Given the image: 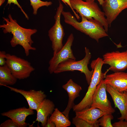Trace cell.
I'll list each match as a JSON object with an SVG mask.
<instances>
[{
    "label": "cell",
    "mask_w": 127,
    "mask_h": 127,
    "mask_svg": "<svg viewBox=\"0 0 127 127\" xmlns=\"http://www.w3.org/2000/svg\"><path fill=\"white\" fill-rule=\"evenodd\" d=\"M8 17V18L3 17L6 23L0 25V28H3L4 33H11L13 35L10 41L11 46L14 47L17 45H21L24 49L26 56H28L30 50H36L35 48L32 46L33 41L31 36L37 32V30L23 28L18 24L16 20L13 19L10 14Z\"/></svg>",
    "instance_id": "obj_1"
},
{
    "label": "cell",
    "mask_w": 127,
    "mask_h": 127,
    "mask_svg": "<svg viewBox=\"0 0 127 127\" xmlns=\"http://www.w3.org/2000/svg\"><path fill=\"white\" fill-rule=\"evenodd\" d=\"M61 14L64 16L66 23L94 39L97 42L100 39L108 36L107 33L102 26L89 20L84 17H81V21L79 22L70 12L63 10Z\"/></svg>",
    "instance_id": "obj_2"
},
{
    "label": "cell",
    "mask_w": 127,
    "mask_h": 127,
    "mask_svg": "<svg viewBox=\"0 0 127 127\" xmlns=\"http://www.w3.org/2000/svg\"><path fill=\"white\" fill-rule=\"evenodd\" d=\"M71 6L80 16L102 26L107 33L109 25L103 12L99 7L95 0H70Z\"/></svg>",
    "instance_id": "obj_3"
},
{
    "label": "cell",
    "mask_w": 127,
    "mask_h": 127,
    "mask_svg": "<svg viewBox=\"0 0 127 127\" xmlns=\"http://www.w3.org/2000/svg\"><path fill=\"white\" fill-rule=\"evenodd\" d=\"M104 64L103 58L98 57L93 60L91 64V67L93 70L91 81L85 96L78 104L75 105L73 108L76 112L90 107L91 105L93 97L97 85L105 75L102 72V69Z\"/></svg>",
    "instance_id": "obj_4"
},
{
    "label": "cell",
    "mask_w": 127,
    "mask_h": 127,
    "mask_svg": "<svg viewBox=\"0 0 127 127\" xmlns=\"http://www.w3.org/2000/svg\"><path fill=\"white\" fill-rule=\"evenodd\" d=\"M85 55L82 60L78 61L71 59H68L60 63L54 73L58 74L67 71H79L85 75L86 79L88 85L90 84L93 70H90L88 66L91 57L89 49L85 48Z\"/></svg>",
    "instance_id": "obj_5"
},
{
    "label": "cell",
    "mask_w": 127,
    "mask_h": 127,
    "mask_svg": "<svg viewBox=\"0 0 127 127\" xmlns=\"http://www.w3.org/2000/svg\"><path fill=\"white\" fill-rule=\"evenodd\" d=\"M6 59V64L17 79H27L35 70L28 61L15 55L7 53Z\"/></svg>",
    "instance_id": "obj_6"
},
{
    "label": "cell",
    "mask_w": 127,
    "mask_h": 127,
    "mask_svg": "<svg viewBox=\"0 0 127 127\" xmlns=\"http://www.w3.org/2000/svg\"><path fill=\"white\" fill-rule=\"evenodd\" d=\"M64 6L59 1V6L54 17L55 23L48 31V35L52 42L53 54L58 52L63 46L62 41L65 33L60 22L61 15Z\"/></svg>",
    "instance_id": "obj_7"
},
{
    "label": "cell",
    "mask_w": 127,
    "mask_h": 127,
    "mask_svg": "<svg viewBox=\"0 0 127 127\" xmlns=\"http://www.w3.org/2000/svg\"><path fill=\"white\" fill-rule=\"evenodd\" d=\"M102 79L97 85L93 95L90 107L98 108L105 114H113L115 111L111 103L107 98L106 84Z\"/></svg>",
    "instance_id": "obj_8"
},
{
    "label": "cell",
    "mask_w": 127,
    "mask_h": 127,
    "mask_svg": "<svg viewBox=\"0 0 127 127\" xmlns=\"http://www.w3.org/2000/svg\"><path fill=\"white\" fill-rule=\"evenodd\" d=\"M74 39L73 34L71 33L62 49L58 53L53 54L52 57L49 62V66L48 70L50 74L54 73L61 63L69 59L76 60L71 48Z\"/></svg>",
    "instance_id": "obj_9"
},
{
    "label": "cell",
    "mask_w": 127,
    "mask_h": 127,
    "mask_svg": "<svg viewBox=\"0 0 127 127\" xmlns=\"http://www.w3.org/2000/svg\"><path fill=\"white\" fill-rule=\"evenodd\" d=\"M103 57L104 64L110 66L108 70L114 72L123 71L127 69V50L107 52Z\"/></svg>",
    "instance_id": "obj_10"
},
{
    "label": "cell",
    "mask_w": 127,
    "mask_h": 127,
    "mask_svg": "<svg viewBox=\"0 0 127 127\" xmlns=\"http://www.w3.org/2000/svg\"><path fill=\"white\" fill-rule=\"evenodd\" d=\"M102 6L110 27L122 11L127 8V0H104Z\"/></svg>",
    "instance_id": "obj_11"
},
{
    "label": "cell",
    "mask_w": 127,
    "mask_h": 127,
    "mask_svg": "<svg viewBox=\"0 0 127 127\" xmlns=\"http://www.w3.org/2000/svg\"><path fill=\"white\" fill-rule=\"evenodd\" d=\"M4 86L9 88L11 91L22 95L26 99L29 108L32 110L36 111L39 105L47 97L44 92L41 90H31L27 91L8 86Z\"/></svg>",
    "instance_id": "obj_12"
},
{
    "label": "cell",
    "mask_w": 127,
    "mask_h": 127,
    "mask_svg": "<svg viewBox=\"0 0 127 127\" xmlns=\"http://www.w3.org/2000/svg\"><path fill=\"white\" fill-rule=\"evenodd\" d=\"M106 87V91L111 97L115 107L119 109L121 115L118 119L127 121V91L120 92L107 84Z\"/></svg>",
    "instance_id": "obj_13"
},
{
    "label": "cell",
    "mask_w": 127,
    "mask_h": 127,
    "mask_svg": "<svg viewBox=\"0 0 127 127\" xmlns=\"http://www.w3.org/2000/svg\"><path fill=\"white\" fill-rule=\"evenodd\" d=\"M104 82L120 92L127 91V72H116L107 75Z\"/></svg>",
    "instance_id": "obj_14"
},
{
    "label": "cell",
    "mask_w": 127,
    "mask_h": 127,
    "mask_svg": "<svg viewBox=\"0 0 127 127\" xmlns=\"http://www.w3.org/2000/svg\"><path fill=\"white\" fill-rule=\"evenodd\" d=\"M29 108L24 107L15 109L11 110L2 113L1 115L7 117L12 119L18 124L20 127H25L28 123L25 122L26 117L28 115L34 114L33 110Z\"/></svg>",
    "instance_id": "obj_15"
},
{
    "label": "cell",
    "mask_w": 127,
    "mask_h": 127,
    "mask_svg": "<svg viewBox=\"0 0 127 127\" xmlns=\"http://www.w3.org/2000/svg\"><path fill=\"white\" fill-rule=\"evenodd\" d=\"M62 87L68 93V100L66 107L62 112L69 119V112L75 105L74 101L76 98L79 96V93L82 89L81 86L74 82L71 79H69Z\"/></svg>",
    "instance_id": "obj_16"
},
{
    "label": "cell",
    "mask_w": 127,
    "mask_h": 127,
    "mask_svg": "<svg viewBox=\"0 0 127 127\" xmlns=\"http://www.w3.org/2000/svg\"><path fill=\"white\" fill-rule=\"evenodd\" d=\"M55 105L53 102L50 100L44 99L41 103L36 110V121L38 124L41 123V126L45 127L48 118L51 115L55 109Z\"/></svg>",
    "instance_id": "obj_17"
},
{
    "label": "cell",
    "mask_w": 127,
    "mask_h": 127,
    "mask_svg": "<svg viewBox=\"0 0 127 127\" xmlns=\"http://www.w3.org/2000/svg\"><path fill=\"white\" fill-rule=\"evenodd\" d=\"M75 112V116L92 124L96 123L105 114L100 109L91 107Z\"/></svg>",
    "instance_id": "obj_18"
},
{
    "label": "cell",
    "mask_w": 127,
    "mask_h": 127,
    "mask_svg": "<svg viewBox=\"0 0 127 127\" xmlns=\"http://www.w3.org/2000/svg\"><path fill=\"white\" fill-rule=\"evenodd\" d=\"M17 79L6 64L0 66V85H13L16 83Z\"/></svg>",
    "instance_id": "obj_19"
},
{
    "label": "cell",
    "mask_w": 127,
    "mask_h": 127,
    "mask_svg": "<svg viewBox=\"0 0 127 127\" xmlns=\"http://www.w3.org/2000/svg\"><path fill=\"white\" fill-rule=\"evenodd\" d=\"M49 118L51 121L54 123L56 127H67L71 124L69 119L57 108L55 109Z\"/></svg>",
    "instance_id": "obj_20"
},
{
    "label": "cell",
    "mask_w": 127,
    "mask_h": 127,
    "mask_svg": "<svg viewBox=\"0 0 127 127\" xmlns=\"http://www.w3.org/2000/svg\"><path fill=\"white\" fill-rule=\"evenodd\" d=\"M72 123L76 127H98L99 126L98 120L95 123L92 124L76 116L72 118Z\"/></svg>",
    "instance_id": "obj_21"
},
{
    "label": "cell",
    "mask_w": 127,
    "mask_h": 127,
    "mask_svg": "<svg viewBox=\"0 0 127 127\" xmlns=\"http://www.w3.org/2000/svg\"><path fill=\"white\" fill-rule=\"evenodd\" d=\"M30 5L33 10V14L36 15L37 13L38 9L40 8L45 6L48 7L52 4L51 1H43L41 0H30Z\"/></svg>",
    "instance_id": "obj_22"
},
{
    "label": "cell",
    "mask_w": 127,
    "mask_h": 127,
    "mask_svg": "<svg viewBox=\"0 0 127 127\" xmlns=\"http://www.w3.org/2000/svg\"><path fill=\"white\" fill-rule=\"evenodd\" d=\"M113 119L112 114H104L98 120L99 126L102 127H113L111 121Z\"/></svg>",
    "instance_id": "obj_23"
},
{
    "label": "cell",
    "mask_w": 127,
    "mask_h": 127,
    "mask_svg": "<svg viewBox=\"0 0 127 127\" xmlns=\"http://www.w3.org/2000/svg\"><path fill=\"white\" fill-rule=\"evenodd\" d=\"M0 127H20L12 119H10L2 123Z\"/></svg>",
    "instance_id": "obj_24"
},
{
    "label": "cell",
    "mask_w": 127,
    "mask_h": 127,
    "mask_svg": "<svg viewBox=\"0 0 127 127\" xmlns=\"http://www.w3.org/2000/svg\"><path fill=\"white\" fill-rule=\"evenodd\" d=\"M12 3L13 4H14L17 5L18 7L20 9L21 12L25 15L26 18L28 20V16L22 9V7L19 3L17 0H8L7 5L9 4L10 5Z\"/></svg>",
    "instance_id": "obj_25"
},
{
    "label": "cell",
    "mask_w": 127,
    "mask_h": 127,
    "mask_svg": "<svg viewBox=\"0 0 127 127\" xmlns=\"http://www.w3.org/2000/svg\"><path fill=\"white\" fill-rule=\"evenodd\" d=\"M113 127H127V121L124 120H119L112 124Z\"/></svg>",
    "instance_id": "obj_26"
},
{
    "label": "cell",
    "mask_w": 127,
    "mask_h": 127,
    "mask_svg": "<svg viewBox=\"0 0 127 127\" xmlns=\"http://www.w3.org/2000/svg\"><path fill=\"white\" fill-rule=\"evenodd\" d=\"M6 53L4 51H0V66L6 64Z\"/></svg>",
    "instance_id": "obj_27"
},
{
    "label": "cell",
    "mask_w": 127,
    "mask_h": 127,
    "mask_svg": "<svg viewBox=\"0 0 127 127\" xmlns=\"http://www.w3.org/2000/svg\"><path fill=\"white\" fill-rule=\"evenodd\" d=\"M61 0L66 5H68L71 10L73 12L77 20H79L80 19V17L78 14L76 13V12L74 10L72 7L71 4L70 0Z\"/></svg>",
    "instance_id": "obj_28"
},
{
    "label": "cell",
    "mask_w": 127,
    "mask_h": 127,
    "mask_svg": "<svg viewBox=\"0 0 127 127\" xmlns=\"http://www.w3.org/2000/svg\"><path fill=\"white\" fill-rule=\"evenodd\" d=\"M49 116L48 118L47 122L45 127H55L56 125L54 123L51 121L49 118Z\"/></svg>",
    "instance_id": "obj_29"
},
{
    "label": "cell",
    "mask_w": 127,
    "mask_h": 127,
    "mask_svg": "<svg viewBox=\"0 0 127 127\" xmlns=\"http://www.w3.org/2000/svg\"><path fill=\"white\" fill-rule=\"evenodd\" d=\"M97 0L99 2V4L101 5H102L104 1V0Z\"/></svg>",
    "instance_id": "obj_30"
},
{
    "label": "cell",
    "mask_w": 127,
    "mask_h": 127,
    "mask_svg": "<svg viewBox=\"0 0 127 127\" xmlns=\"http://www.w3.org/2000/svg\"><path fill=\"white\" fill-rule=\"evenodd\" d=\"M5 0H0V6H1L4 3Z\"/></svg>",
    "instance_id": "obj_31"
}]
</instances>
